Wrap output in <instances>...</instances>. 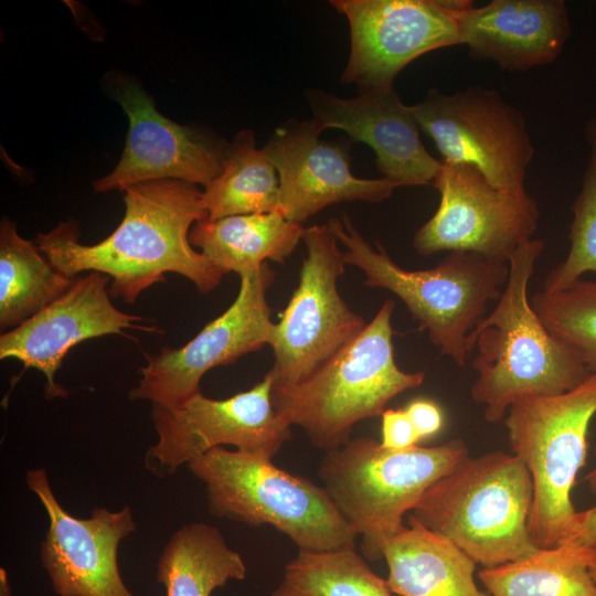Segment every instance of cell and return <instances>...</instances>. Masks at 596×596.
Returning <instances> with one entry per match:
<instances>
[{
  "mask_svg": "<svg viewBox=\"0 0 596 596\" xmlns=\"http://www.w3.org/2000/svg\"><path fill=\"white\" fill-rule=\"evenodd\" d=\"M124 193L123 221L102 242L81 244L77 226L66 222L39 233L36 246L68 277L84 270L107 275L109 295L126 302L167 273L184 276L203 294L215 289L224 274L189 240L192 226L207 217L202 191L167 179L129 185Z\"/></svg>",
  "mask_w": 596,
  "mask_h": 596,
  "instance_id": "cell-1",
  "label": "cell"
},
{
  "mask_svg": "<svg viewBox=\"0 0 596 596\" xmlns=\"http://www.w3.org/2000/svg\"><path fill=\"white\" fill-rule=\"evenodd\" d=\"M544 247L543 240L531 238L517 248L494 309L468 340L470 352L478 351L471 397L485 406L490 424L503 421L520 398L564 394L592 374L579 355L545 328L529 301L530 278Z\"/></svg>",
  "mask_w": 596,
  "mask_h": 596,
  "instance_id": "cell-2",
  "label": "cell"
},
{
  "mask_svg": "<svg viewBox=\"0 0 596 596\" xmlns=\"http://www.w3.org/2000/svg\"><path fill=\"white\" fill-rule=\"evenodd\" d=\"M328 225L345 248V264L364 273V285L398 297L440 353L464 366L471 354L469 337L487 316L488 304L499 299L509 263L456 251L434 268L408 270L380 243L373 247L347 214L331 219Z\"/></svg>",
  "mask_w": 596,
  "mask_h": 596,
  "instance_id": "cell-3",
  "label": "cell"
},
{
  "mask_svg": "<svg viewBox=\"0 0 596 596\" xmlns=\"http://www.w3.org/2000/svg\"><path fill=\"white\" fill-rule=\"evenodd\" d=\"M532 502L524 462L496 450L458 461L426 490L409 517L490 568L539 549L528 530Z\"/></svg>",
  "mask_w": 596,
  "mask_h": 596,
  "instance_id": "cell-4",
  "label": "cell"
},
{
  "mask_svg": "<svg viewBox=\"0 0 596 596\" xmlns=\"http://www.w3.org/2000/svg\"><path fill=\"white\" fill-rule=\"evenodd\" d=\"M469 455L459 438L393 450L370 437L350 438L324 453L318 475L333 503L362 538L363 555L383 558L385 542L403 526L426 490Z\"/></svg>",
  "mask_w": 596,
  "mask_h": 596,
  "instance_id": "cell-5",
  "label": "cell"
},
{
  "mask_svg": "<svg viewBox=\"0 0 596 596\" xmlns=\"http://www.w3.org/2000/svg\"><path fill=\"white\" fill-rule=\"evenodd\" d=\"M187 467L205 486L214 517L251 526L269 524L299 551L355 549L358 534L327 490L270 459L217 447Z\"/></svg>",
  "mask_w": 596,
  "mask_h": 596,
  "instance_id": "cell-6",
  "label": "cell"
},
{
  "mask_svg": "<svg viewBox=\"0 0 596 596\" xmlns=\"http://www.w3.org/2000/svg\"><path fill=\"white\" fill-rule=\"evenodd\" d=\"M394 308L387 299L337 355L292 390L273 395L276 411L324 453L345 444L356 423L382 415L390 401L424 382L423 372H405L395 362Z\"/></svg>",
  "mask_w": 596,
  "mask_h": 596,
  "instance_id": "cell-7",
  "label": "cell"
},
{
  "mask_svg": "<svg viewBox=\"0 0 596 596\" xmlns=\"http://www.w3.org/2000/svg\"><path fill=\"white\" fill-rule=\"evenodd\" d=\"M596 414V374L556 396L515 401L503 418L512 454L533 482L528 530L534 545H560L571 533L576 510L571 493L587 451V433Z\"/></svg>",
  "mask_w": 596,
  "mask_h": 596,
  "instance_id": "cell-8",
  "label": "cell"
},
{
  "mask_svg": "<svg viewBox=\"0 0 596 596\" xmlns=\"http://www.w3.org/2000/svg\"><path fill=\"white\" fill-rule=\"evenodd\" d=\"M307 255L299 283L275 323L270 347L275 361L268 371L273 395L286 393L317 372L366 327L338 291L344 254L328 224L305 228Z\"/></svg>",
  "mask_w": 596,
  "mask_h": 596,
  "instance_id": "cell-9",
  "label": "cell"
},
{
  "mask_svg": "<svg viewBox=\"0 0 596 596\" xmlns=\"http://www.w3.org/2000/svg\"><path fill=\"white\" fill-rule=\"evenodd\" d=\"M411 108L443 162L475 166L494 187L525 191L534 147L522 111L498 91L471 86L448 95L432 88Z\"/></svg>",
  "mask_w": 596,
  "mask_h": 596,
  "instance_id": "cell-10",
  "label": "cell"
},
{
  "mask_svg": "<svg viewBox=\"0 0 596 596\" xmlns=\"http://www.w3.org/2000/svg\"><path fill=\"white\" fill-rule=\"evenodd\" d=\"M151 418L158 440L148 449L145 466L158 477L171 476L223 445L273 460L291 437V425L274 406L269 373L225 400L209 398L200 391L173 409L152 405Z\"/></svg>",
  "mask_w": 596,
  "mask_h": 596,
  "instance_id": "cell-11",
  "label": "cell"
},
{
  "mask_svg": "<svg viewBox=\"0 0 596 596\" xmlns=\"http://www.w3.org/2000/svg\"><path fill=\"white\" fill-rule=\"evenodd\" d=\"M433 185L439 205L414 235L413 247L419 255L459 251L509 263L538 228L535 199L526 191L494 187L475 166L441 161Z\"/></svg>",
  "mask_w": 596,
  "mask_h": 596,
  "instance_id": "cell-12",
  "label": "cell"
},
{
  "mask_svg": "<svg viewBox=\"0 0 596 596\" xmlns=\"http://www.w3.org/2000/svg\"><path fill=\"white\" fill-rule=\"evenodd\" d=\"M240 278L234 302L192 340L181 348H163L157 355H147L138 385L129 393L130 400H147L152 405L177 408L200 392V381L209 370L270 345L275 323L266 292L275 273L265 263Z\"/></svg>",
  "mask_w": 596,
  "mask_h": 596,
  "instance_id": "cell-13",
  "label": "cell"
},
{
  "mask_svg": "<svg viewBox=\"0 0 596 596\" xmlns=\"http://www.w3.org/2000/svg\"><path fill=\"white\" fill-rule=\"evenodd\" d=\"M350 26V54L343 84L360 93L394 86L398 73L417 57L460 44L454 11L469 0H332Z\"/></svg>",
  "mask_w": 596,
  "mask_h": 596,
  "instance_id": "cell-14",
  "label": "cell"
},
{
  "mask_svg": "<svg viewBox=\"0 0 596 596\" xmlns=\"http://www.w3.org/2000/svg\"><path fill=\"white\" fill-rule=\"evenodd\" d=\"M29 489L49 517L40 561L58 596H135L118 566L120 542L137 530L130 507L94 508L87 519L70 514L56 499L44 468L26 471Z\"/></svg>",
  "mask_w": 596,
  "mask_h": 596,
  "instance_id": "cell-15",
  "label": "cell"
},
{
  "mask_svg": "<svg viewBox=\"0 0 596 596\" xmlns=\"http://www.w3.org/2000/svg\"><path fill=\"white\" fill-rule=\"evenodd\" d=\"M111 92L128 116L129 130L119 162L93 182L95 191L167 179L205 187L222 172L228 143L162 116L130 79L118 77Z\"/></svg>",
  "mask_w": 596,
  "mask_h": 596,
  "instance_id": "cell-16",
  "label": "cell"
},
{
  "mask_svg": "<svg viewBox=\"0 0 596 596\" xmlns=\"http://www.w3.org/2000/svg\"><path fill=\"white\" fill-rule=\"evenodd\" d=\"M109 277L97 272L74 279L56 300L0 337V359H15L24 368L41 371L49 400L65 397L67 391L55 382L64 356L76 344L125 329L161 332L141 322L145 318L126 313L110 301Z\"/></svg>",
  "mask_w": 596,
  "mask_h": 596,
  "instance_id": "cell-17",
  "label": "cell"
},
{
  "mask_svg": "<svg viewBox=\"0 0 596 596\" xmlns=\"http://www.w3.org/2000/svg\"><path fill=\"white\" fill-rule=\"evenodd\" d=\"M319 136L311 120L289 119L262 148L277 171V212L287 220L302 224L328 205L344 201L382 202L401 187L385 178L355 177L349 147Z\"/></svg>",
  "mask_w": 596,
  "mask_h": 596,
  "instance_id": "cell-18",
  "label": "cell"
},
{
  "mask_svg": "<svg viewBox=\"0 0 596 596\" xmlns=\"http://www.w3.org/2000/svg\"><path fill=\"white\" fill-rule=\"evenodd\" d=\"M305 97L316 129L320 134L340 129L353 141L370 146L383 178L401 187L433 184L441 162L426 150L412 108L394 86L369 89L353 98L306 89Z\"/></svg>",
  "mask_w": 596,
  "mask_h": 596,
  "instance_id": "cell-19",
  "label": "cell"
},
{
  "mask_svg": "<svg viewBox=\"0 0 596 596\" xmlns=\"http://www.w3.org/2000/svg\"><path fill=\"white\" fill-rule=\"evenodd\" d=\"M454 14L470 55L508 71L555 61L572 33L563 0H492Z\"/></svg>",
  "mask_w": 596,
  "mask_h": 596,
  "instance_id": "cell-20",
  "label": "cell"
},
{
  "mask_svg": "<svg viewBox=\"0 0 596 596\" xmlns=\"http://www.w3.org/2000/svg\"><path fill=\"white\" fill-rule=\"evenodd\" d=\"M382 550L387 585L400 596H491L475 581L476 563L412 517Z\"/></svg>",
  "mask_w": 596,
  "mask_h": 596,
  "instance_id": "cell-21",
  "label": "cell"
},
{
  "mask_svg": "<svg viewBox=\"0 0 596 596\" xmlns=\"http://www.w3.org/2000/svg\"><path fill=\"white\" fill-rule=\"evenodd\" d=\"M305 227L279 212L253 213L198 221L190 243L223 274L238 276L259 269L267 260L285 263L302 241Z\"/></svg>",
  "mask_w": 596,
  "mask_h": 596,
  "instance_id": "cell-22",
  "label": "cell"
},
{
  "mask_svg": "<svg viewBox=\"0 0 596 596\" xmlns=\"http://www.w3.org/2000/svg\"><path fill=\"white\" fill-rule=\"evenodd\" d=\"M242 555L231 549L217 528L192 522L178 529L163 546L157 581L167 596H211L231 579L246 576Z\"/></svg>",
  "mask_w": 596,
  "mask_h": 596,
  "instance_id": "cell-23",
  "label": "cell"
},
{
  "mask_svg": "<svg viewBox=\"0 0 596 596\" xmlns=\"http://www.w3.org/2000/svg\"><path fill=\"white\" fill-rule=\"evenodd\" d=\"M596 547L561 544L482 568L478 577L491 596H596L589 566Z\"/></svg>",
  "mask_w": 596,
  "mask_h": 596,
  "instance_id": "cell-24",
  "label": "cell"
},
{
  "mask_svg": "<svg viewBox=\"0 0 596 596\" xmlns=\"http://www.w3.org/2000/svg\"><path fill=\"white\" fill-rule=\"evenodd\" d=\"M74 278L56 269L39 247L3 217L0 225V327H17L61 297Z\"/></svg>",
  "mask_w": 596,
  "mask_h": 596,
  "instance_id": "cell-25",
  "label": "cell"
},
{
  "mask_svg": "<svg viewBox=\"0 0 596 596\" xmlns=\"http://www.w3.org/2000/svg\"><path fill=\"white\" fill-rule=\"evenodd\" d=\"M207 220L277 212L279 179L251 129L238 131L227 145L222 172L204 187Z\"/></svg>",
  "mask_w": 596,
  "mask_h": 596,
  "instance_id": "cell-26",
  "label": "cell"
},
{
  "mask_svg": "<svg viewBox=\"0 0 596 596\" xmlns=\"http://www.w3.org/2000/svg\"><path fill=\"white\" fill-rule=\"evenodd\" d=\"M355 549L299 551L269 596H393Z\"/></svg>",
  "mask_w": 596,
  "mask_h": 596,
  "instance_id": "cell-27",
  "label": "cell"
},
{
  "mask_svg": "<svg viewBox=\"0 0 596 596\" xmlns=\"http://www.w3.org/2000/svg\"><path fill=\"white\" fill-rule=\"evenodd\" d=\"M530 302L545 328L596 374V280L578 279L560 291H539Z\"/></svg>",
  "mask_w": 596,
  "mask_h": 596,
  "instance_id": "cell-28",
  "label": "cell"
},
{
  "mask_svg": "<svg viewBox=\"0 0 596 596\" xmlns=\"http://www.w3.org/2000/svg\"><path fill=\"white\" fill-rule=\"evenodd\" d=\"M589 156L579 194L572 205L570 249L565 259L546 276L544 292L571 286L586 273L596 274V118L585 129Z\"/></svg>",
  "mask_w": 596,
  "mask_h": 596,
  "instance_id": "cell-29",
  "label": "cell"
},
{
  "mask_svg": "<svg viewBox=\"0 0 596 596\" xmlns=\"http://www.w3.org/2000/svg\"><path fill=\"white\" fill-rule=\"evenodd\" d=\"M381 416L383 447L403 450L416 446L421 440L405 409H385Z\"/></svg>",
  "mask_w": 596,
  "mask_h": 596,
  "instance_id": "cell-30",
  "label": "cell"
},
{
  "mask_svg": "<svg viewBox=\"0 0 596 596\" xmlns=\"http://www.w3.org/2000/svg\"><path fill=\"white\" fill-rule=\"evenodd\" d=\"M421 440L437 434L444 424L443 412L433 401L418 398L405 408Z\"/></svg>",
  "mask_w": 596,
  "mask_h": 596,
  "instance_id": "cell-31",
  "label": "cell"
},
{
  "mask_svg": "<svg viewBox=\"0 0 596 596\" xmlns=\"http://www.w3.org/2000/svg\"><path fill=\"white\" fill-rule=\"evenodd\" d=\"M561 544L596 547V505L576 512L574 526Z\"/></svg>",
  "mask_w": 596,
  "mask_h": 596,
  "instance_id": "cell-32",
  "label": "cell"
},
{
  "mask_svg": "<svg viewBox=\"0 0 596 596\" xmlns=\"http://www.w3.org/2000/svg\"><path fill=\"white\" fill-rule=\"evenodd\" d=\"M0 596H12L7 570L0 568Z\"/></svg>",
  "mask_w": 596,
  "mask_h": 596,
  "instance_id": "cell-33",
  "label": "cell"
},
{
  "mask_svg": "<svg viewBox=\"0 0 596 596\" xmlns=\"http://www.w3.org/2000/svg\"><path fill=\"white\" fill-rule=\"evenodd\" d=\"M585 481L588 485L589 490L596 494V465L595 467L586 475Z\"/></svg>",
  "mask_w": 596,
  "mask_h": 596,
  "instance_id": "cell-34",
  "label": "cell"
},
{
  "mask_svg": "<svg viewBox=\"0 0 596 596\" xmlns=\"http://www.w3.org/2000/svg\"><path fill=\"white\" fill-rule=\"evenodd\" d=\"M589 572H590V575H592L593 579L596 583V554H595V557H594L590 566H589Z\"/></svg>",
  "mask_w": 596,
  "mask_h": 596,
  "instance_id": "cell-35",
  "label": "cell"
}]
</instances>
